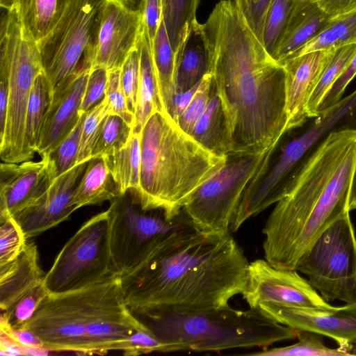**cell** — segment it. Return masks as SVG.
I'll return each instance as SVG.
<instances>
[{"label": "cell", "instance_id": "obj_15", "mask_svg": "<svg viewBox=\"0 0 356 356\" xmlns=\"http://www.w3.org/2000/svg\"><path fill=\"white\" fill-rule=\"evenodd\" d=\"M258 308L282 325L328 337L351 355L356 346V302L327 308L261 303Z\"/></svg>", "mask_w": 356, "mask_h": 356}, {"label": "cell", "instance_id": "obj_21", "mask_svg": "<svg viewBox=\"0 0 356 356\" xmlns=\"http://www.w3.org/2000/svg\"><path fill=\"white\" fill-rule=\"evenodd\" d=\"M332 19L316 0H295L272 57L282 65L321 33Z\"/></svg>", "mask_w": 356, "mask_h": 356}, {"label": "cell", "instance_id": "obj_34", "mask_svg": "<svg viewBox=\"0 0 356 356\" xmlns=\"http://www.w3.org/2000/svg\"><path fill=\"white\" fill-rule=\"evenodd\" d=\"M132 133V127L122 118L116 115H108L96 139L92 158L113 155L126 147Z\"/></svg>", "mask_w": 356, "mask_h": 356}, {"label": "cell", "instance_id": "obj_55", "mask_svg": "<svg viewBox=\"0 0 356 356\" xmlns=\"http://www.w3.org/2000/svg\"><path fill=\"white\" fill-rule=\"evenodd\" d=\"M16 0H0L1 7L6 10H12L15 7Z\"/></svg>", "mask_w": 356, "mask_h": 356}, {"label": "cell", "instance_id": "obj_22", "mask_svg": "<svg viewBox=\"0 0 356 356\" xmlns=\"http://www.w3.org/2000/svg\"><path fill=\"white\" fill-rule=\"evenodd\" d=\"M45 274L39 264L38 248L27 243L24 250L11 262L0 266V308L6 312L35 287L42 284Z\"/></svg>", "mask_w": 356, "mask_h": 356}, {"label": "cell", "instance_id": "obj_51", "mask_svg": "<svg viewBox=\"0 0 356 356\" xmlns=\"http://www.w3.org/2000/svg\"><path fill=\"white\" fill-rule=\"evenodd\" d=\"M200 81L188 90L183 92L177 93L175 95L173 100V108L172 113V118L175 121H177V118L184 111V109L187 107L193 99L194 95L199 88Z\"/></svg>", "mask_w": 356, "mask_h": 356}, {"label": "cell", "instance_id": "obj_18", "mask_svg": "<svg viewBox=\"0 0 356 356\" xmlns=\"http://www.w3.org/2000/svg\"><path fill=\"white\" fill-rule=\"evenodd\" d=\"M89 161L75 165L56 177L33 204L14 217L26 238L56 227L76 210L73 201L74 191Z\"/></svg>", "mask_w": 356, "mask_h": 356}, {"label": "cell", "instance_id": "obj_54", "mask_svg": "<svg viewBox=\"0 0 356 356\" xmlns=\"http://www.w3.org/2000/svg\"><path fill=\"white\" fill-rule=\"evenodd\" d=\"M348 208L350 211L356 209V163L353 177Z\"/></svg>", "mask_w": 356, "mask_h": 356}, {"label": "cell", "instance_id": "obj_30", "mask_svg": "<svg viewBox=\"0 0 356 356\" xmlns=\"http://www.w3.org/2000/svg\"><path fill=\"white\" fill-rule=\"evenodd\" d=\"M104 158L122 195L136 192L140 184V133L133 132L125 147Z\"/></svg>", "mask_w": 356, "mask_h": 356}, {"label": "cell", "instance_id": "obj_35", "mask_svg": "<svg viewBox=\"0 0 356 356\" xmlns=\"http://www.w3.org/2000/svg\"><path fill=\"white\" fill-rule=\"evenodd\" d=\"M299 341L291 346L267 348L247 354L254 356H345L351 353L340 347L330 348L325 346L317 334L298 330Z\"/></svg>", "mask_w": 356, "mask_h": 356}, {"label": "cell", "instance_id": "obj_7", "mask_svg": "<svg viewBox=\"0 0 356 356\" xmlns=\"http://www.w3.org/2000/svg\"><path fill=\"white\" fill-rule=\"evenodd\" d=\"M106 0H68L60 19L38 42L52 93L79 72L90 70Z\"/></svg>", "mask_w": 356, "mask_h": 356}, {"label": "cell", "instance_id": "obj_39", "mask_svg": "<svg viewBox=\"0 0 356 356\" xmlns=\"http://www.w3.org/2000/svg\"><path fill=\"white\" fill-rule=\"evenodd\" d=\"M26 239L14 217L0 219V266L15 260L24 250Z\"/></svg>", "mask_w": 356, "mask_h": 356}, {"label": "cell", "instance_id": "obj_17", "mask_svg": "<svg viewBox=\"0 0 356 356\" xmlns=\"http://www.w3.org/2000/svg\"><path fill=\"white\" fill-rule=\"evenodd\" d=\"M141 30V16L117 3H104L91 68L108 71L120 69L137 46Z\"/></svg>", "mask_w": 356, "mask_h": 356}, {"label": "cell", "instance_id": "obj_43", "mask_svg": "<svg viewBox=\"0 0 356 356\" xmlns=\"http://www.w3.org/2000/svg\"><path fill=\"white\" fill-rule=\"evenodd\" d=\"M140 75V53L133 49L120 68V81L129 111L135 113Z\"/></svg>", "mask_w": 356, "mask_h": 356}, {"label": "cell", "instance_id": "obj_26", "mask_svg": "<svg viewBox=\"0 0 356 356\" xmlns=\"http://www.w3.org/2000/svg\"><path fill=\"white\" fill-rule=\"evenodd\" d=\"M191 136L203 147L220 156L232 152V140L220 99L211 86V97L204 113Z\"/></svg>", "mask_w": 356, "mask_h": 356}, {"label": "cell", "instance_id": "obj_3", "mask_svg": "<svg viewBox=\"0 0 356 356\" xmlns=\"http://www.w3.org/2000/svg\"><path fill=\"white\" fill-rule=\"evenodd\" d=\"M356 163V129L330 133L276 203L263 228L265 259L295 269L302 253L329 225L350 211Z\"/></svg>", "mask_w": 356, "mask_h": 356}, {"label": "cell", "instance_id": "obj_45", "mask_svg": "<svg viewBox=\"0 0 356 356\" xmlns=\"http://www.w3.org/2000/svg\"><path fill=\"white\" fill-rule=\"evenodd\" d=\"M271 0H234L250 29L262 42L266 15Z\"/></svg>", "mask_w": 356, "mask_h": 356}, {"label": "cell", "instance_id": "obj_1", "mask_svg": "<svg viewBox=\"0 0 356 356\" xmlns=\"http://www.w3.org/2000/svg\"><path fill=\"white\" fill-rule=\"evenodd\" d=\"M212 86L232 140L230 154H261L286 132L285 70L235 3L218 2L202 24Z\"/></svg>", "mask_w": 356, "mask_h": 356}, {"label": "cell", "instance_id": "obj_11", "mask_svg": "<svg viewBox=\"0 0 356 356\" xmlns=\"http://www.w3.org/2000/svg\"><path fill=\"white\" fill-rule=\"evenodd\" d=\"M127 193L111 201L107 209L111 250L120 277L136 269L158 239L177 227L183 219L180 215L168 221L164 217L147 214L136 207V203Z\"/></svg>", "mask_w": 356, "mask_h": 356}, {"label": "cell", "instance_id": "obj_36", "mask_svg": "<svg viewBox=\"0 0 356 356\" xmlns=\"http://www.w3.org/2000/svg\"><path fill=\"white\" fill-rule=\"evenodd\" d=\"M110 114L106 97L96 106L85 113L82 124L76 164L92 159L93 147L102 124Z\"/></svg>", "mask_w": 356, "mask_h": 356}, {"label": "cell", "instance_id": "obj_57", "mask_svg": "<svg viewBox=\"0 0 356 356\" xmlns=\"http://www.w3.org/2000/svg\"><path fill=\"white\" fill-rule=\"evenodd\" d=\"M352 351H353V352H352L353 355H356V348H353Z\"/></svg>", "mask_w": 356, "mask_h": 356}, {"label": "cell", "instance_id": "obj_28", "mask_svg": "<svg viewBox=\"0 0 356 356\" xmlns=\"http://www.w3.org/2000/svg\"><path fill=\"white\" fill-rule=\"evenodd\" d=\"M152 56L159 97L165 112L172 117L173 100L176 95L175 56L163 19L152 46Z\"/></svg>", "mask_w": 356, "mask_h": 356}, {"label": "cell", "instance_id": "obj_25", "mask_svg": "<svg viewBox=\"0 0 356 356\" xmlns=\"http://www.w3.org/2000/svg\"><path fill=\"white\" fill-rule=\"evenodd\" d=\"M122 195L104 157H93L81 177L74 194V204L82 207L97 205Z\"/></svg>", "mask_w": 356, "mask_h": 356}, {"label": "cell", "instance_id": "obj_29", "mask_svg": "<svg viewBox=\"0 0 356 356\" xmlns=\"http://www.w3.org/2000/svg\"><path fill=\"white\" fill-rule=\"evenodd\" d=\"M52 88L44 70L36 77L28 102L24 130V161L33 158L43 120L51 102Z\"/></svg>", "mask_w": 356, "mask_h": 356}, {"label": "cell", "instance_id": "obj_47", "mask_svg": "<svg viewBox=\"0 0 356 356\" xmlns=\"http://www.w3.org/2000/svg\"><path fill=\"white\" fill-rule=\"evenodd\" d=\"M355 76L356 53L348 67L324 97L318 106V115L320 113L337 105L341 101L347 86Z\"/></svg>", "mask_w": 356, "mask_h": 356}, {"label": "cell", "instance_id": "obj_38", "mask_svg": "<svg viewBox=\"0 0 356 356\" xmlns=\"http://www.w3.org/2000/svg\"><path fill=\"white\" fill-rule=\"evenodd\" d=\"M295 0H271L265 18L262 44L272 55Z\"/></svg>", "mask_w": 356, "mask_h": 356}, {"label": "cell", "instance_id": "obj_49", "mask_svg": "<svg viewBox=\"0 0 356 356\" xmlns=\"http://www.w3.org/2000/svg\"><path fill=\"white\" fill-rule=\"evenodd\" d=\"M0 330L1 332L6 334L13 340L22 346L25 349V352L26 348L45 349L40 338L29 329L24 327L15 329L1 321Z\"/></svg>", "mask_w": 356, "mask_h": 356}, {"label": "cell", "instance_id": "obj_2", "mask_svg": "<svg viewBox=\"0 0 356 356\" xmlns=\"http://www.w3.org/2000/svg\"><path fill=\"white\" fill-rule=\"evenodd\" d=\"M231 234L201 231L183 215L143 261L120 277L129 309L189 312L228 305L243 291L249 265Z\"/></svg>", "mask_w": 356, "mask_h": 356}, {"label": "cell", "instance_id": "obj_53", "mask_svg": "<svg viewBox=\"0 0 356 356\" xmlns=\"http://www.w3.org/2000/svg\"><path fill=\"white\" fill-rule=\"evenodd\" d=\"M106 1L114 2L129 12L136 13V14H140V15L142 6H143V1H144V0H106Z\"/></svg>", "mask_w": 356, "mask_h": 356}, {"label": "cell", "instance_id": "obj_16", "mask_svg": "<svg viewBox=\"0 0 356 356\" xmlns=\"http://www.w3.org/2000/svg\"><path fill=\"white\" fill-rule=\"evenodd\" d=\"M55 179L48 157L39 161L1 163L0 219L15 217L33 204Z\"/></svg>", "mask_w": 356, "mask_h": 356}, {"label": "cell", "instance_id": "obj_13", "mask_svg": "<svg viewBox=\"0 0 356 356\" xmlns=\"http://www.w3.org/2000/svg\"><path fill=\"white\" fill-rule=\"evenodd\" d=\"M35 333L48 351L90 354L83 311V289L49 293L23 327Z\"/></svg>", "mask_w": 356, "mask_h": 356}, {"label": "cell", "instance_id": "obj_46", "mask_svg": "<svg viewBox=\"0 0 356 356\" xmlns=\"http://www.w3.org/2000/svg\"><path fill=\"white\" fill-rule=\"evenodd\" d=\"M122 351L124 355L129 356H136L154 352L164 353V346L147 327L136 331L127 339Z\"/></svg>", "mask_w": 356, "mask_h": 356}, {"label": "cell", "instance_id": "obj_9", "mask_svg": "<svg viewBox=\"0 0 356 356\" xmlns=\"http://www.w3.org/2000/svg\"><path fill=\"white\" fill-rule=\"evenodd\" d=\"M295 270L326 300L348 303L356 290V236L345 213L324 229L299 258Z\"/></svg>", "mask_w": 356, "mask_h": 356}, {"label": "cell", "instance_id": "obj_52", "mask_svg": "<svg viewBox=\"0 0 356 356\" xmlns=\"http://www.w3.org/2000/svg\"><path fill=\"white\" fill-rule=\"evenodd\" d=\"M8 81L5 74L0 73V138L2 137L8 104Z\"/></svg>", "mask_w": 356, "mask_h": 356}, {"label": "cell", "instance_id": "obj_19", "mask_svg": "<svg viewBox=\"0 0 356 356\" xmlns=\"http://www.w3.org/2000/svg\"><path fill=\"white\" fill-rule=\"evenodd\" d=\"M334 48L291 58L282 64L285 70L286 131L307 120V106Z\"/></svg>", "mask_w": 356, "mask_h": 356}, {"label": "cell", "instance_id": "obj_6", "mask_svg": "<svg viewBox=\"0 0 356 356\" xmlns=\"http://www.w3.org/2000/svg\"><path fill=\"white\" fill-rule=\"evenodd\" d=\"M43 71L38 42L25 34L14 10L6 11L0 25V73L8 81V104L0 138L3 162L24 161L26 112L33 84Z\"/></svg>", "mask_w": 356, "mask_h": 356}, {"label": "cell", "instance_id": "obj_27", "mask_svg": "<svg viewBox=\"0 0 356 356\" xmlns=\"http://www.w3.org/2000/svg\"><path fill=\"white\" fill-rule=\"evenodd\" d=\"M68 0H16L14 9L24 33L37 42L55 26Z\"/></svg>", "mask_w": 356, "mask_h": 356}, {"label": "cell", "instance_id": "obj_24", "mask_svg": "<svg viewBox=\"0 0 356 356\" xmlns=\"http://www.w3.org/2000/svg\"><path fill=\"white\" fill-rule=\"evenodd\" d=\"M137 47L140 53V75L133 132L140 133L154 111L167 114L161 104L148 38L140 30Z\"/></svg>", "mask_w": 356, "mask_h": 356}, {"label": "cell", "instance_id": "obj_40", "mask_svg": "<svg viewBox=\"0 0 356 356\" xmlns=\"http://www.w3.org/2000/svg\"><path fill=\"white\" fill-rule=\"evenodd\" d=\"M48 294L42 282L22 298L9 310L1 312V321L15 329L23 327Z\"/></svg>", "mask_w": 356, "mask_h": 356}, {"label": "cell", "instance_id": "obj_5", "mask_svg": "<svg viewBox=\"0 0 356 356\" xmlns=\"http://www.w3.org/2000/svg\"><path fill=\"white\" fill-rule=\"evenodd\" d=\"M131 312L163 344L164 353L265 348L276 342L293 339L298 333L258 307L241 310L228 305L189 312L156 309Z\"/></svg>", "mask_w": 356, "mask_h": 356}, {"label": "cell", "instance_id": "obj_10", "mask_svg": "<svg viewBox=\"0 0 356 356\" xmlns=\"http://www.w3.org/2000/svg\"><path fill=\"white\" fill-rule=\"evenodd\" d=\"M268 152L228 155L223 167L204 183L184 207L182 211L189 222L204 232H229L243 191Z\"/></svg>", "mask_w": 356, "mask_h": 356}, {"label": "cell", "instance_id": "obj_32", "mask_svg": "<svg viewBox=\"0 0 356 356\" xmlns=\"http://www.w3.org/2000/svg\"><path fill=\"white\" fill-rule=\"evenodd\" d=\"M162 19L175 52L196 19L200 0H160Z\"/></svg>", "mask_w": 356, "mask_h": 356}, {"label": "cell", "instance_id": "obj_41", "mask_svg": "<svg viewBox=\"0 0 356 356\" xmlns=\"http://www.w3.org/2000/svg\"><path fill=\"white\" fill-rule=\"evenodd\" d=\"M212 86V77L210 72L202 79L199 88L193 99L177 118L176 122L186 134L191 135L195 124L204 113L209 104Z\"/></svg>", "mask_w": 356, "mask_h": 356}, {"label": "cell", "instance_id": "obj_56", "mask_svg": "<svg viewBox=\"0 0 356 356\" xmlns=\"http://www.w3.org/2000/svg\"><path fill=\"white\" fill-rule=\"evenodd\" d=\"M350 302H356V290L354 292V293L353 294V296H351V298H350L348 303H350Z\"/></svg>", "mask_w": 356, "mask_h": 356}, {"label": "cell", "instance_id": "obj_44", "mask_svg": "<svg viewBox=\"0 0 356 356\" xmlns=\"http://www.w3.org/2000/svg\"><path fill=\"white\" fill-rule=\"evenodd\" d=\"M108 71L103 67L90 70L86 89L79 108L82 115L98 104L105 97Z\"/></svg>", "mask_w": 356, "mask_h": 356}, {"label": "cell", "instance_id": "obj_20", "mask_svg": "<svg viewBox=\"0 0 356 356\" xmlns=\"http://www.w3.org/2000/svg\"><path fill=\"white\" fill-rule=\"evenodd\" d=\"M89 72H79L65 87L52 93L37 145L41 158L47 156L78 122Z\"/></svg>", "mask_w": 356, "mask_h": 356}, {"label": "cell", "instance_id": "obj_8", "mask_svg": "<svg viewBox=\"0 0 356 356\" xmlns=\"http://www.w3.org/2000/svg\"><path fill=\"white\" fill-rule=\"evenodd\" d=\"M120 277L110 245V220L104 211L86 221L67 241L45 274L49 293L79 290Z\"/></svg>", "mask_w": 356, "mask_h": 356}, {"label": "cell", "instance_id": "obj_14", "mask_svg": "<svg viewBox=\"0 0 356 356\" xmlns=\"http://www.w3.org/2000/svg\"><path fill=\"white\" fill-rule=\"evenodd\" d=\"M241 294L251 308L261 303L318 308L332 306L297 270L278 268L261 259L249 262Z\"/></svg>", "mask_w": 356, "mask_h": 356}, {"label": "cell", "instance_id": "obj_4", "mask_svg": "<svg viewBox=\"0 0 356 356\" xmlns=\"http://www.w3.org/2000/svg\"><path fill=\"white\" fill-rule=\"evenodd\" d=\"M138 190L130 194L145 211L159 209L168 221L178 218L192 195L227 161L184 132L169 115L154 111L140 132Z\"/></svg>", "mask_w": 356, "mask_h": 356}, {"label": "cell", "instance_id": "obj_50", "mask_svg": "<svg viewBox=\"0 0 356 356\" xmlns=\"http://www.w3.org/2000/svg\"><path fill=\"white\" fill-rule=\"evenodd\" d=\"M320 8L332 18L356 11V0H316Z\"/></svg>", "mask_w": 356, "mask_h": 356}, {"label": "cell", "instance_id": "obj_42", "mask_svg": "<svg viewBox=\"0 0 356 356\" xmlns=\"http://www.w3.org/2000/svg\"><path fill=\"white\" fill-rule=\"evenodd\" d=\"M110 114L116 115L133 127L134 115L129 111L127 98L120 81V69L108 71L105 92Z\"/></svg>", "mask_w": 356, "mask_h": 356}, {"label": "cell", "instance_id": "obj_37", "mask_svg": "<svg viewBox=\"0 0 356 356\" xmlns=\"http://www.w3.org/2000/svg\"><path fill=\"white\" fill-rule=\"evenodd\" d=\"M84 115L85 113L81 115L70 134L46 156L51 164L55 178L76 165Z\"/></svg>", "mask_w": 356, "mask_h": 356}, {"label": "cell", "instance_id": "obj_48", "mask_svg": "<svg viewBox=\"0 0 356 356\" xmlns=\"http://www.w3.org/2000/svg\"><path fill=\"white\" fill-rule=\"evenodd\" d=\"M141 28L152 46L162 19L160 0H144L141 12Z\"/></svg>", "mask_w": 356, "mask_h": 356}, {"label": "cell", "instance_id": "obj_12", "mask_svg": "<svg viewBox=\"0 0 356 356\" xmlns=\"http://www.w3.org/2000/svg\"><path fill=\"white\" fill-rule=\"evenodd\" d=\"M83 302L90 354L122 350L127 339L147 328L127 305L120 277L84 288Z\"/></svg>", "mask_w": 356, "mask_h": 356}, {"label": "cell", "instance_id": "obj_33", "mask_svg": "<svg viewBox=\"0 0 356 356\" xmlns=\"http://www.w3.org/2000/svg\"><path fill=\"white\" fill-rule=\"evenodd\" d=\"M352 44H356V11L333 18L330 25L291 58Z\"/></svg>", "mask_w": 356, "mask_h": 356}, {"label": "cell", "instance_id": "obj_31", "mask_svg": "<svg viewBox=\"0 0 356 356\" xmlns=\"http://www.w3.org/2000/svg\"><path fill=\"white\" fill-rule=\"evenodd\" d=\"M355 53L356 44L334 48L308 101V118L318 116V108L324 97L348 67Z\"/></svg>", "mask_w": 356, "mask_h": 356}, {"label": "cell", "instance_id": "obj_23", "mask_svg": "<svg viewBox=\"0 0 356 356\" xmlns=\"http://www.w3.org/2000/svg\"><path fill=\"white\" fill-rule=\"evenodd\" d=\"M176 94L185 92L209 72V57L202 24L197 20L175 52Z\"/></svg>", "mask_w": 356, "mask_h": 356}]
</instances>
